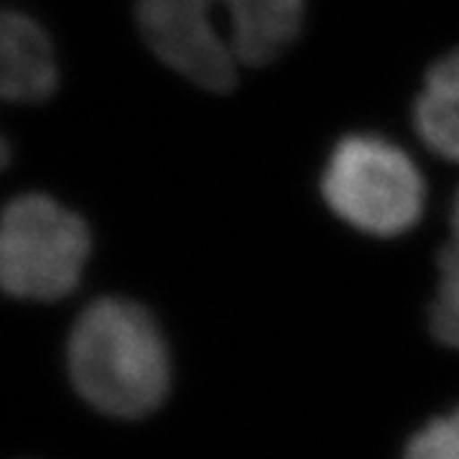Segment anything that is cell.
I'll return each instance as SVG.
<instances>
[{
  "mask_svg": "<svg viewBox=\"0 0 459 459\" xmlns=\"http://www.w3.org/2000/svg\"><path fill=\"white\" fill-rule=\"evenodd\" d=\"M146 47L207 92H230L240 65L263 66L294 44L304 0H135Z\"/></svg>",
  "mask_w": 459,
  "mask_h": 459,
  "instance_id": "obj_1",
  "label": "cell"
},
{
  "mask_svg": "<svg viewBox=\"0 0 459 459\" xmlns=\"http://www.w3.org/2000/svg\"><path fill=\"white\" fill-rule=\"evenodd\" d=\"M72 385L90 406L117 419L146 416L164 401L171 360L156 319L128 299H98L66 342Z\"/></svg>",
  "mask_w": 459,
  "mask_h": 459,
  "instance_id": "obj_2",
  "label": "cell"
},
{
  "mask_svg": "<svg viewBox=\"0 0 459 459\" xmlns=\"http://www.w3.org/2000/svg\"><path fill=\"white\" fill-rule=\"evenodd\" d=\"M329 210L376 238L409 232L424 214L427 186L409 153L377 135H347L322 174Z\"/></svg>",
  "mask_w": 459,
  "mask_h": 459,
  "instance_id": "obj_3",
  "label": "cell"
},
{
  "mask_svg": "<svg viewBox=\"0 0 459 459\" xmlns=\"http://www.w3.org/2000/svg\"><path fill=\"white\" fill-rule=\"evenodd\" d=\"M90 258V230L49 195L11 199L0 220V281L16 299L54 301L72 294Z\"/></svg>",
  "mask_w": 459,
  "mask_h": 459,
  "instance_id": "obj_4",
  "label": "cell"
},
{
  "mask_svg": "<svg viewBox=\"0 0 459 459\" xmlns=\"http://www.w3.org/2000/svg\"><path fill=\"white\" fill-rule=\"evenodd\" d=\"M59 66L49 33L31 16L5 11L0 21V92L11 102H41L56 90Z\"/></svg>",
  "mask_w": 459,
  "mask_h": 459,
  "instance_id": "obj_5",
  "label": "cell"
},
{
  "mask_svg": "<svg viewBox=\"0 0 459 459\" xmlns=\"http://www.w3.org/2000/svg\"><path fill=\"white\" fill-rule=\"evenodd\" d=\"M419 138L437 156L459 164V49L449 51L427 72V82L413 105Z\"/></svg>",
  "mask_w": 459,
  "mask_h": 459,
  "instance_id": "obj_6",
  "label": "cell"
},
{
  "mask_svg": "<svg viewBox=\"0 0 459 459\" xmlns=\"http://www.w3.org/2000/svg\"><path fill=\"white\" fill-rule=\"evenodd\" d=\"M429 325L434 337L459 350V243L449 240L439 253V286L431 301Z\"/></svg>",
  "mask_w": 459,
  "mask_h": 459,
  "instance_id": "obj_7",
  "label": "cell"
},
{
  "mask_svg": "<svg viewBox=\"0 0 459 459\" xmlns=\"http://www.w3.org/2000/svg\"><path fill=\"white\" fill-rule=\"evenodd\" d=\"M403 459H459V409L413 434Z\"/></svg>",
  "mask_w": 459,
  "mask_h": 459,
  "instance_id": "obj_8",
  "label": "cell"
},
{
  "mask_svg": "<svg viewBox=\"0 0 459 459\" xmlns=\"http://www.w3.org/2000/svg\"><path fill=\"white\" fill-rule=\"evenodd\" d=\"M449 228H452V240H457V243H459V192H457V197H455V204H452Z\"/></svg>",
  "mask_w": 459,
  "mask_h": 459,
  "instance_id": "obj_9",
  "label": "cell"
}]
</instances>
